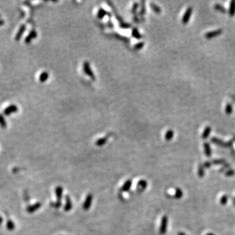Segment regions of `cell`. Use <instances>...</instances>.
Here are the masks:
<instances>
[{"instance_id":"3","label":"cell","mask_w":235,"mask_h":235,"mask_svg":"<svg viewBox=\"0 0 235 235\" xmlns=\"http://www.w3.org/2000/svg\"><path fill=\"white\" fill-rule=\"evenodd\" d=\"M167 224H168V217H167L166 215H164L161 219V223L160 226V229H159V231H160V233L161 234H163L166 232Z\"/></svg>"},{"instance_id":"22","label":"cell","mask_w":235,"mask_h":235,"mask_svg":"<svg viewBox=\"0 0 235 235\" xmlns=\"http://www.w3.org/2000/svg\"><path fill=\"white\" fill-rule=\"evenodd\" d=\"M173 136H174V132H173V131L169 130L168 131L166 132V133H165V139H166V140H171L172 139H173Z\"/></svg>"},{"instance_id":"33","label":"cell","mask_w":235,"mask_h":235,"mask_svg":"<svg viewBox=\"0 0 235 235\" xmlns=\"http://www.w3.org/2000/svg\"><path fill=\"white\" fill-rule=\"evenodd\" d=\"M5 24V21L3 20V19H0V26L3 25Z\"/></svg>"},{"instance_id":"4","label":"cell","mask_w":235,"mask_h":235,"mask_svg":"<svg viewBox=\"0 0 235 235\" xmlns=\"http://www.w3.org/2000/svg\"><path fill=\"white\" fill-rule=\"evenodd\" d=\"M192 11H193L192 7H188V8L186 9L185 13H184L183 17L181 18V22H182V23L187 24L188 22L190 19L191 13H192Z\"/></svg>"},{"instance_id":"28","label":"cell","mask_w":235,"mask_h":235,"mask_svg":"<svg viewBox=\"0 0 235 235\" xmlns=\"http://www.w3.org/2000/svg\"><path fill=\"white\" fill-rule=\"evenodd\" d=\"M227 200H228V197H227V195H223L221 197V200H220V202H221V203L223 205H224L227 203Z\"/></svg>"},{"instance_id":"16","label":"cell","mask_w":235,"mask_h":235,"mask_svg":"<svg viewBox=\"0 0 235 235\" xmlns=\"http://www.w3.org/2000/svg\"><path fill=\"white\" fill-rule=\"evenodd\" d=\"M211 132V127L209 126H207L205 128L204 131H203L202 134V139H207L209 136L210 133Z\"/></svg>"},{"instance_id":"31","label":"cell","mask_w":235,"mask_h":235,"mask_svg":"<svg viewBox=\"0 0 235 235\" xmlns=\"http://www.w3.org/2000/svg\"><path fill=\"white\" fill-rule=\"evenodd\" d=\"M234 173H235L233 170H229L228 171H227L226 173H225V175L227 176H233Z\"/></svg>"},{"instance_id":"14","label":"cell","mask_w":235,"mask_h":235,"mask_svg":"<svg viewBox=\"0 0 235 235\" xmlns=\"http://www.w3.org/2000/svg\"><path fill=\"white\" fill-rule=\"evenodd\" d=\"M131 185H132V181L131 180H128L125 181L124 184L122 186L121 190H122V191H128L130 190L131 187Z\"/></svg>"},{"instance_id":"25","label":"cell","mask_w":235,"mask_h":235,"mask_svg":"<svg viewBox=\"0 0 235 235\" xmlns=\"http://www.w3.org/2000/svg\"><path fill=\"white\" fill-rule=\"evenodd\" d=\"M225 112L228 114H231L232 112V106L231 103H227L225 106Z\"/></svg>"},{"instance_id":"5","label":"cell","mask_w":235,"mask_h":235,"mask_svg":"<svg viewBox=\"0 0 235 235\" xmlns=\"http://www.w3.org/2000/svg\"><path fill=\"white\" fill-rule=\"evenodd\" d=\"M92 199H93V196L89 193V194L87 195L86 199L84 200L83 207H82L84 210H89V208H90L92 202Z\"/></svg>"},{"instance_id":"27","label":"cell","mask_w":235,"mask_h":235,"mask_svg":"<svg viewBox=\"0 0 235 235\" xmlns=\"http://www.w3.org/2000/svg\"><path fill=\"white\" fill-rule=\"evenodd\" d=\"M212 163L215 165H223L225 164V161L223 159H215L212 161Z\"/></svg>"},{"instance_id":"37","label":"cell","mask_w":235,"mask_h":235,"mask_svg":"<svg viewBox=\"0 0 235 235\" xmlns=\"http://www.w3.org/2000/svg\"><path fill=\"white\" fill-rule=\"evenodd\" d=\"M233 202H234V205L235 206V199H233Z\"/></svg>"},{"instance_id":"36","label":"cell","mask_w":235,"mask_h":235,"mask_svg":"<svg viewBox=\"0 0 235 235\" xmlns=\"http://www.w3.org/2000/svg\"><path fill=\"white\" fill-rule=\"evenodd\" d=\"M207 235H214V234H212V233H208V234H207Z\"/></svg>"},{"instance_id":"2","label":"cell","mask_w":235,"mask_h":235,"mask_svg":"<svg viewBox=\"0 0 235 235\" xmlns=\"http://www.w3.org/2000/svg\"><path fill=\"white\" fill-rule=\"evenodd\" d=\"M211 141L213 142V143H215L217 145H219V146H223V147H229L230 146V145L232 144V141H229L227 142H225L221 140V139H217L216 137H213L211 139Z\"/></svg>"},{"instance_id":"11","label":"cell","mask_w":235,"mask_h":235,"mask_svg":"<svg viewBox=\"0 0 235 235\" xmlns=\"http://www.w3.org/2000/svg\"><path fill=\"white\" fill-rule=\"evenodd\" d=\"M63 192H64V189H63L61 186H58V187L56 188L55 193L57 197V201L61 202V198L63 195Z\"/></svg>"},{"instance_id":"21","label":"cell","mask_w":235,"mask_h":235,"mask_svg":"<svg viewBox=\"0 0 235 235\" xmlns=\"http://www.w3.org/2000/svg\"><path fill=\"white\" fill-rule=\"evenodd\" d=\"M7 228L9 231H13L15 228V225L14 223L13 222V221H11V219H9L7 222Z\"/></svg>"},{"instance_id":"23","label":"cell","mask_w":235,"mask_h":235,"mask_svg":"<svg viewBox=\"0 0 235 235\" xmlns=\"http://www.w3.org/2000/svg\"><path fill=\"white\" fill-rule=\"evenodd\" d=\"M106 140H107V138L106 137H104V138H102V139H99L98 140V141L96 142V145H98V146H103V144H105L106 143Z\"/></svg>"},{"instance_id":"38","label":"cell","mask_w":235,"mask_h":235,"mask_svg":"<svg viewBox=\"0 0 235 235\" xmlns=\"http://www.w3.org/2000/svg\"><path fill=\"white\" fill-rule=\"evenodd\" d=\"M0 16H1V14H0Z\"/></svg>"},{"instance_id":"19","label":"cell","mask_w":235,"mask_h":235,"mask_svg":"<svg viewBox=\"0 0 235 235\" xmlns=\"http://www.w3.org/2000/svg\"><path fill=\"white\" fill-rule=\"evenodd\" d=\"M214 8H215V9H217V10L221 11V12H222V13H226V12H227V9H225V7H224L222 5H221V4L215 3V4L214 5Z\"/></svg>"},{"instance_id":"1","label":"cell","mask_w":235,"mask_h":235,"mask_svg":"<svg viewBox=\"0 0 235 235\" xmlns=\"http://www.w3.org/2000/svg\"><path fill=\"white\" fill-rule=\"evenodd\" d=\"M18 110V106L16 105H14V104H12V105H9V106H7L6 108L4 109L3 110V114L5 116H9L11 115V114L17 112Z\"/></svg>"},{"instance_id":"7","label":"cell","mask_w":235,"mask_h":235,"mask_svg":"<svg viewBox=\"0 0 235 235\" xmlns=\"http://www.w3.org/2000/svg\"><path fill=\"white\" fill-rule=\"evenodd\" d=\"M222 29H217V30L208 31L207 33H205V37L207 39H211L212 37H214L215 36L219 35L222 33Z\"/></svg>"},{"instance_id":"24","label":"cell","mask_w":235,"mask_h":235,"mask_svg":"<svg viewBox=\"0 0 235 235\" xmlns=\"http://www.w3.org/2000/svg\"><path fill=\"white\" fill-rule=\"evenodd\" d=\"M198 174L200 177H202L205 175V168L202 165H200L198 169Z\"/></svg>"},{"instance_id":"6","label":"cell","mask_w":235,"mask_h":235,"mask_svg":"<svg viewBox=\"0 0 235 235\" xmlns=\"http://www.w3.org/2000/svg\"><path fill=\"white\" fill-rule=\"evenodd\" d=\"M37 31H35V30H31L30 33L26 37L25 39H24V42H25L26 44H30L31 42V41L37 37Z\"/></svg>"},{"instance_id":"35","label":"cell","mask_w":235,"mask_h":235,"mask_svg":"<svg viewBox=\"0 0 235 235\" xmlns=\"http://www.w3.org/2000/svg\"><path fill=\"white\" fill-rule=\"evenodd\" d=\"M178 235H187V234H186L185 233H184V232H178Z\"/></svg>"},{"instance_id":"29","label":"cell","mask_w":235,"mask_h":235,"mask_svg":"<svg viewBox=\"0 0 235 235\" xmlns=\"http://www.w3.org/2000/svg\"><path fill=\"white\" fill-rule=\"evenodd\" d=\"M51 205L52 207L56 208H60V207H61L62 203H61V202H59V201H56V202L51 203V205Z\"/></svg>"},{"instance_id":"26","label":"cell","mask_w":235,"mask_h":235,"mask_svg":"<svg viewBox=\"0 0 235 235\" xmlns=\"http://www.w3.org/2000/svg\"><path fill=\"white\" fill-rule=\"evenodd\" d=\"M183 196V192L180 189H176L175 191V198H180Z\"/></svg>"},{"instance_id":"18","label":"cell","mask_w":235,"mask_h":235,"mask_svg":"<svg viewBox=\"0 0 235 235\" xmlns=\"http://www.w3.org/2000/svg\"><path fill=\"white\" fill-rule=\"evenodd\" d=\"M84 71H85L86 73L87 74H88L89 76L91 77L92 78H93V73H92V72H91V71L90 67H89V64H87V63H86V64H84Z\"/></svg>"},{"instance_id":"12","label":"cell","mask_w":235,"mask_h":235,"mask_svg":"<svg viewBox=\"0 0 235 235\" xmlns=\"http://www.w3.org/2000/svg\"><path fill=\"white\" fill-rule=\"evenodd\" d=\"M65 200H66V203H65V205L64 207V210L66 212H69L71 210L72 207L71 198H70L69 196L67 195L66 197H65Z\"/></svg>"},{"instance_id":"8","label":"cell","mask_w":235,"mask_h":235,"mask_svg":"<svg viewBox=\"0 0 235 235\" xmlns=\"http://www.w3.org/2000/svg\"><path fill=\"white\" fill-rule=\"evenodd\" d=\"M41 202H36L32 205L29 206V207L26 208V211H27L28 213L31 214V213H33L38 210L41 208Z\"/></svg>"},{"instance_id":"20","label":"cell","mask_w":235,"mask_h":235,"mask_svg":"<svg viewBox=\"0 0 235 235\" xmlns=\"http://www.w3.org/2000/svg\"><path fill=\"white\" fill-rule=\"evenodd\" d=\"M7 123L5 119L4 116L0 114V126H1L2 128H3V129H5V128L7 127Z\"/></svg>"},{"instance_id":"17","label":"cell","mask_w":235,"mask_h":235,"mask_svg":"<svg viewBox=\"0 0 235 235\" xmlns=\"http://www.w3.org/2000/svg\"><path fill=\"white\" fill-rule=\"evenodd\" d=\"M48 79V72L44 71L40 74L39 76V81L41 82H45L47 81Z\"/></svg>"},{"instance_id":"13","label":"cell","mask_w":235,"mask_h":235,"mask_svg":"<svg viewBox=\"0 0 235 235\" xmlns=\"http://www.w3.org/2000/svg\"><path fill=\"white\" fill-rule=\"evenodd\" d=\"M229 13L231 16H233L235 14V0H231L230 2Z\"/></svg>"},{"instance_id":"15","label":"cell","mask_w":235,"mask_h":235,"mask_svg":"<svg viewBox=\"0 0 235 235\" xmlns=\"http://www.w3.org/2000/svg\"><path fill=\"white\" fill-rule=\"evenodd\" d=\"M204 148H205V154L207 155L208 157H210L211 156V148H210V144L207 143V142H205L204 144Z\"/></svg>"},{"instance_id":"34","label":"cell","mask_w":235,"mask_h":235,"mask_svg":"<svg viewBox=\"0 0 235 235\" xmlns=\"http://www.w3.org/2000/svg\"><path fill=\"white\" fill-rule=\"evenodd\" d=\"M2 223H3V218L1 216H0V226H1Z\"/></svg>"},{"instance_id":"30","label":"cell","mask_w":235,"mask_h":235,"mask_svg":"<svg viewBox=\"0 0 235 235\" xmlns=\"http://www.w3.org/2000/svg\"><path fill=\"white\" fill-rule=\"evenodd\" d=\"M152 8L154 9V10L155 12H156V13H160V8H159V7H157L156 5H154V4H152V6H151Z\"/></svg>"},{"instance_id":"32","label":"cell","mask_w":235,"mask_h":235,"mask_svg":"<svg viewBox=\"0 0 235 235\" xmlns=\"http://www.w3.org/2000/svg\"><path fill=\"white\" fill-rule=\"evenodd\" d=\"M212 163L210 161H206L205 163H204V164L202 165V166L204 168H209V167L211 166Z\"/></svg>"},{"instance_id":"9","label":"cell","mask_w":235,"mask_h":235,"mask_svg":"<svg viewBox=\"0 0 235 235\" xmlns=\"http://www.w3.org/2000/svg\"><path fill=\"white\" fill-rule=\"evenodd\" d=\"M26 30V26L24 25V24H23V25H22L20 26L18 31H17V33H16L15 37H14V39H15V41H19L20 40V39L22 38V36L23 35L24 33L25 32Z\"/></svg>"},{"instance_id":"10","label":"cell","mask_w":235,"mask_h":235,"mask_svg":"<svg viewBox=\"0 0 235 235\" xmlns=\"http://www.w3.org/2000/svg\"><path fill=\"white\" fill-rule=\"evenodd\" d=\"M148 183L146 180H140L137 184V190L138 191H142L147 188Z\"/></svg>"}]
</instances>
